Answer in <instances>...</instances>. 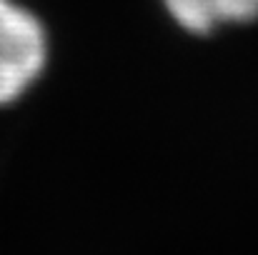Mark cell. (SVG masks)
<instances>
[{
	"label": "cell",
	"instance_id": "obj_1",
	"mask_svg": "<svg viewBox=\"0 0 258 255\" xmlns=\"http://www.w3.org/2000/svg\"><path fill=\"white\" fill-rule=\"evenodd\" d=\"M48 55L38 18L13 0H0V103L15 100L40 75Z\"/></svg>",
	"mask_w": 258,
	"mask_h": 255
},
{
	"label": "cell",
	"instance_id": "obj_2",
	"mask_svg": "<svg viewBox=\"0 0 258 255\" xmlns=\"http://www.w3.org/2000/svg\"><path fill=\"white\" fill-rule=\"evenodd\" d=\"M173 20L198 35L258 18V0H163Z\"/></svg>",
	"mask_w": 258,
	"mask_h": 255
}]
</instances>
